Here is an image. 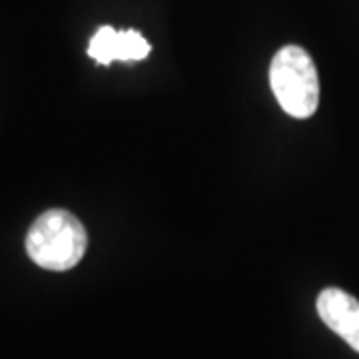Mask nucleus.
Here are the masks:
<instances>
[{
  "mask_svg": "<svg viewBox=\"0 0 359 359\" xmlns=\"http://www.w3.org/2000/svg\"><path fill=\"white\" fill-rule=\"evenodd\" d=\"M88 236L82 222L66 210L40 214L26 233V254L44 269H72L86 254Z\"/></svg>",
  "mask_w": 359,
  "mask_h": 359,
  "instance_id": "obj_1",
  "label": "nucleus"
},
{
  "mask_svg": "<svg viewBox=\"0 0 359 359\" xmlns=\"http://www.w3.org/2000/svg\"><path fill=\"white\" fill-rule=\"evenodd\" d=\"M269 84L285 114L299 120L316 114L320 76L313 58L302 46L287 44L276 52L269 66Z\"/></svg>",
  "mask_w": 359,
  "mask_h": 359,
  "instance_id": "obj_2",
  "label": "nucleus"
},
{
  "mask_svg": "<svg viewBox=\"0 0 359 359\" xmlns=\"http://www.w3.org/2000/svg\"><path fill=\"white\" fill-rule=\"evenodd\" d=\"M321 321L359 353V302L339 287H327L318 295Z\"/></svg>",
  "mask_w": 359,
  "mask_h": 359,
  "instance_id": "obj_3",
  "label": "nucleus"
},
{
  "mask_svg": "<svg viewBox=\"0 0 359 359\" xmlns=\"http://www.w3.org/2000/svg\"><path fill=\"white\" fill-rule=\"evenodd\" d=\"M150 54V42L138 30H116L102 26L90 39L88 56L96 62L108 66L114 60H144Z\"/></svg>",
  "mask_w": 359,
  "mask_h": 359,
  "instance_id": "obj_4",
  "label": "nucleus"
}]
</instances>
